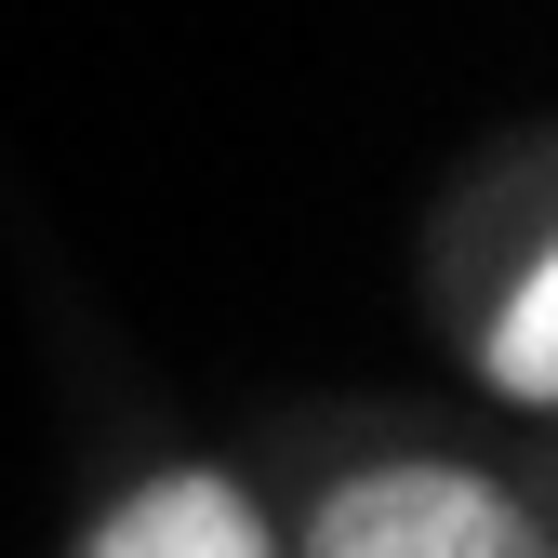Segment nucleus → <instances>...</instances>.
I'll use <instances>...</instances> for the list:
<instances>
[{
  "instance_id": "obj_1",
  "label": "nucleus",
  "mask_w": 558,
  "mask_h": 558,
  "mask_svg": "<svg viewBox=\"0 0 558 558\" xmlns=\"http://www.w3.org/2000/svg\"><path fill=\"white\" fill-rule=\"evenodd\" d=\"M279 558H558L532 478L465 465V452H360L332 465Z\"/></svg>"
},
{
  "instance_id": "obj_2",
  "label": "nucleus",
  "mask_w": 558,
  "mask_h": 558,
  "mask_svg": "<svg viewBox=\"0 0 558 558\" xmlns=\"http://www.w3.org/2000/svg\"><path fill=\"white\" fill-rule=\"evenodd\" d=\"M66 558H279V519L240 465H133L120 493L81 519Z\"/></svg>"
},
{
  "instance_id": "obj_3",
  "label": "nucleus",
  "mask_w": 558,
  "mask_h": 558,
  "mask_svg": "<svg viewBox=\"0 0 558 558\" xmlns=\"http://www.w3.org/2000/svg\"><path fill=\"white\" fill-rule=\"evenodd\" d=\"M465 373H478V399H506V412L558 399V253H545V227L493 266V293L465 306Z\"/></svg>"
}]
</instances>
